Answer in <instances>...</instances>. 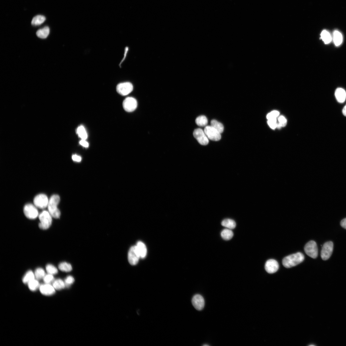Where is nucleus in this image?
<instances>
[{
  "label": "nucleus",
  "mask_w": 346,
  "mask_h": 346,
  "mask_svg": "<svg viewBox=\"0 0 346 346\" xmlns=\"http://www.w3.org/2000/svg\"><path fill=\"white\" fill-rule=\"evenodd\" d=\"M304 259L303 254L298 252L285 257L282 260V264L285 268H289L298 265Z\"/></svg>",
  "instance_id": "f257e3e1"
},
{
  "label": "nucleus",
  "mask_w": 346,
  "mask_h": 346,
  "mask_svg": "<svg viewBox=\"0 0 346 346\" xmlns=\"http://www.w3.org/2000/svg\"><path fill=\"white\" fill-rule=\"evenodd\" d=\"M60 201V197L57 195H52L49 200L47 207L48 211L55 219L59 218L61 215V212L57 207Z\"/></svg>",
  "instance_id": "f03ea898"
},
{
  "label": "nucleus",
  "mask_w": 346,
  "mask_h": 346,
  "mask_svg": "<svg viewBox=\"0 0 346 346\" xmlns=\"http://www.w3.org/2000/svg\"><path fill=\"white\" fill-rule=\"evenodd\" d=\"M52 217L48 211H43L38 215L40 221L38 224L39 228L45 230L50 228L52 223Z\"/></svg>",
  "instance_id": "7ed1b4c3"
},
{
  "label": "nucleus",
  "mask_w": 346,
  "mask_h": 346,
  "mask_svg": "<svg viewBox=\"0 0 346 346\" xmlns=\"http://www.w3.org/2000/svg\"><path fill=\"white\" fill-rule=\"evenodd\" d=\"M305 253L311 258L315 259L318 255V249L317 244L311 240L306 244L304 248Z\"/></svg>",
  "instance_id": "20e7f679"
},
{
  "label": "nucleus",
  "mask_w": 346,
  "mask_h": 346,
  "mask_svg": "<svg viewBox=\"0 0 346 346\" xmlns=\"http://www.w3.org/2000/svg\"><path fill=\"white\" fill-rule=\"evenodd\" d=\"M24 212L27 218L31 220L36 219L39 215L36 206L30 204L25 205Z\"/></svg>",
  "instance_id": "39448f33"
},
{
  "label": "nucleus",
  "mask_w": 346,
  "mask_h": 346,
  "mask_svg": "<svg viewBox=\"0 0 346 346\" xmlns=\"http://www.w3.org/2000/svg\"><path fill=\"white\" fill-rule=\"evenodd\" d=\"M204 132L210 140L213 141H218L221 138V133L211 126H206Z\"/></svg>",
  "instance_id": "423d86ee"
},
{
  "label": "nucleus",
  "mask_w": 346,
  "mask_h": 346,
  "mask_svg": "<svg viewBox=\"0 0 346 346\" xmlns=\"http://www.w3.org/2000/svg\"><path fill=\"white\" fill-rule=\"evenodd\" d=\"M133 85L130 82L120 83L117 85L116 88L118 93L123 96L129 94L133 91Z\"/></svg>",
  "instance_id": "0eeeda50"
},
{
  "label": "nucleus",
  "mask_w": 346,
  "mask_h": 346,
  "mask_svg": "<svg viewBox=\"0 0 346 346\" xmlns=\"http://www.w3.org/2000/svg\"><path fill=\"white\" fill-rule=\"evenodd\" d=\"M333 250V244L332 241L325 243L323 246L321 252L322 259L325 261L329 259L331 256Z\"/></svg>",
  "instance_id": "6e6552de"
},
{
  "label": "nucleus",
  "mask_w": 346,
  "mask_h": 346,
  "mask_svg": "<svg viewBox=\"0 0 346 346\" xmlns=\"http://www.w3.org/2000/svg\"><path fill=\"white\" fill-rule=\"evenodd\" d=\"M137 100L133 97H129L126 98L123 102V107L124 110L128 112L134 111L137 107Z\"/></svg>",
  "instance_id": "1a4fd4ad"
},
{
  "label": "nucleus",
  "mask_w": 346,
  "mask_h": 346,
  "mask_svg": "<svg viewBox=\"0 0 346 346\" xmlns=\"http://www.w3.org/2000/svg\"><path fill=\"white\" fill-rule=\"evenodd\" d=\"M193 136L199 143L202 145H206L209 143V141L204 131L201 128H198L193 132Z\"/></svg>",
  "instance_id": "9d476101"
},
{
  "label": "nucleus",
  "mask_w": 346,
  "mask_h": 346,
  "mask_svg": "<svg viewBox=\"0 0 346 346\" xmlns=\"http://www.w3.org/2000/svg\"><path fill=\"white\" fill-rule=\"evenodd\" d=\"M34 202L36 207L41 209H44L47 207L49 200L46 195L40 194L35 197Z\"/></svg>",
  "instance_id": "9b49d317"
},
{
  "label": "nucleus",
  "mask_w": 346,
  "mask_h": 346,
  "mask_svg": "<svg viewBox=\"0 0 346 346\" xmlns=\"http://www.w3.org/2000/svg\"><path fill=\"white\" fill-rule=\"evenodd\" d=\"M140 258V256L136 246L131 247L128 254V261L130 263L133 265H136L137 263Z\"/></svg>",
  "instance_id": "f8f14e48"
},
{
  "label": "nucleus",
  "mask_w": 346,
  "mask_h": 346,
  "mask_svg": "<svg viewBox=\"0 0 346 346\" xmlns=\"http://www.w3.org/2000/svg\"><path fill=\"white\" fill-rule=\"evenodd\" d=\"M192 303L194 308L197 310L201 311L204 308V300L201 295H194L192 300Z\"/></svg>",
  "instance_id": "ddd939ff"
},
{
  "label": "nucleus",
  "mask_w": 346,
  "mask_h": 346,
  "mask_svg": "<svg viewBox=\"0 0 346 346\" xmlns=\"http://www.w3.org/2000/svg\"><path fill=\"white\" fill-rule=\"evenodd\" d=\"M279 264L276 260L271 259L266 262L265 268L266 271L270 274L274 273L278 271L279 269Z\"/></svg>",
  "instance_id": "4468645a"
},
{
  "label": "nucleus",
  "mask_w": 346,
  "mask_h": 346,
  "mask_svg": "<svg viewBox=\"0 0 346 346\" xmlns=\"http://www.w3.org/2000/svg\"><path fill=\"white\" fill-rule=\"evenodd\" d=\"M39 290L42 294L48 296L54 294L56 290L53 285L50 284L46 283L40 285Z\"/></svg>",
  "instance_id": "2eb2a0df"
},
{
  "label": "nucleus",
  "mask_w": 346,
  "mask_h": 346,
  "mask_svg": "<svg viewBox=\"0 0 346 346\" xmlns=\"http://www.w3.org/2000/svg\"><path fill=\"white\" fill-rule=\"evenodd\" d=\"M335 96L338 101L340 103L344 102L346 98V92L344 89L338 88L336 90Z\"/></svg>",
  "instance_id": "dca6fc26"
},
{
  "label": "nucleus",
  "mask_w": 346,
  "mask_h": 346,
  "mask_svg": "<svg viewBox=\"0 0 346 346\" xmlns=\"http://www.w3.org/2000/svg\"><path fill=\"white\" fill-rule=\"evenodd\" d=\"M138 253L142 258H144L147 254V249L146 245L141 241L137 242L136 245Z\"/></svg>",
  "instance_id": "f3484780"
},
{
  "label": "nucleus",
  "mask_w": 346,
  "mask_h": 346,
  "mask_svg": "<svg viewBox=\"0 0 346 346\" xmlns=\"http://www.w3.org/2000/svg\"><path fill=\"white\" fill-rule=\"evenodd\" d=\"M343 36L342 34L339 31H335L333 33V40L334 44L336 46H339L343 42Z\"/></svg>",
  "instance_id": "a211bd4d"
},
{
  "label": "nucleus",
  "mask_w": 346,
  "mask_h": 346,
  "mask_svg": "<svg viewBox=\"0 0 346 346\" xmlns=\"http://www.w3.org/2000/svg\"><path fill=\"white\" fill-rule=\"evenodd\" d=\"M50 33V29L48 26H45L42 29H38L36 32L37 36L41 38H46Z\"/></svg>",
  "instance_id": "6ab92c4d"
},
{
  "label": "nucleus",
  "mask_w": 346,
  "mask_h": 346,
  "mask_svg": "<svg viewBox=\"0 0 346 346\" xmlns=\"http://www.w3.org/2000/svg\"><path fill=\"white\" fill-rule=\"evenodd\" d=\"M222 225L227 229L231 230L234 229L236 227V222L233 220L227 219L223 220L222 222Z\"/></svg>",
  "instance_id": "aec40b11"
},
{
  "label": "nucleus",
  "mask_w": 346,
  "mask_h": 346,
  "mask_svg": "<svg viewBox=\"0 0 346 346\" xmlns=\"http://www.w3.org/2000/svg\"><path fill=\"white\" fill-rule=\"evenodd\" d=\"M34 273L31 270L27 271L23 277L22 279L23 282L27 284L35 279Z\"/></svg>",
  "instance_id": "412c9836"
},
{
  "label": "nucleus",
  "mask_w": 346,
  "mask_h": 346,
  "mask_svg": "<svg viewBox=\"0 0 346 346\" xmlns=\"http://www.w3.org/2000/svg\"><path fill=\"white\" fill-rule=\"evenodd\" d=\"M58 267L61 271L65 272H70L72 270L71 265L66 262H62L59 263Z\"/></svg>",
  "instance_id": "4be33fe9"
},
{
  "label": "nucleus",
  "mask_w": 346,
  "mask_h": 346,
  "mask_svg": "<svg viewBox=\"0 0 346 346\" xmlns=\"http://www.w3.org/2000/svg\"><path fill=\"white\" fill-rule=\"evenodd\" d=\"M233 231L230 229H226L223 230L221 233L222 238L225 240H231L233 236Z\"/></svg>",
  "instance_id": "5701e85b"
},
{
  "label": "nucleus",
  "mask_w": 346,
  "mask_h": 346,
  "mask_svg": "<svg viewBox=\"0 0 346 346\" xmlns=\"http://www.w3.org/2000/svg\"><path fill=\"white\" fill-rule=\"evenodd\" d=\"M321 38L325 44L330 43L332 41V37L330 34L326 30H323L321 34Z\"/></svg>",
  "instance_id": "b1692460"
},
{
  "label": "nucleus",
  "mask_w": 346,
  "mask_h": 346,
  "mask_svg": "<svg viewBox=\"0 0 346 346\" xmlns=\"http://www.w3.org/2000/svg\"><path fill=\"white\" fill-rule=\"evenodd\" d=\"M52 285L55 289L57 290H61L66 287L65 282L59 279L55 280L53 282Z\"/></svg>",
  "instance_id": "393cba45"
},
{
  "label": "nucleus",
  "mask_w": 346,
  "mask_h": 346,
  "mask_svg": "<svg viewBox=\"0 0 346 346\" xmlns=\"http://www.w3.org/2000/svg\"><path fill=\"white\" fill-rule=\"evenodd\" d=\"M46 18L42 15H37L33 18L32 21V25L34 26H37L41 25L46 20Z\"/></svg>",
  "instance_id": "a878e982"
},
{
  "label": "nucleus",
  "mask_w": 346,
  "mask_h": 346,
  "mask_svg": "<svg viewBox=\"0 0 346 346\" xmlns=\"http://www.w3.org/2000/svg\"><path fill=\"white\" fill-rule=\"evenodd\" d=\"M77 133L81 140H86L88 137L87 133L83 126H81L77 128Z\"/></svg>",
  "instance_id": "bb28decb"
},
{
  "label": "nucleus",
  "mask_w": 346,
  "mask_h": 346,
  "mask_svg": "<svg viewBox=\"0 0 346 346\" xmlns=\"http://www.w3.org/2000/svg\"><path fill=\"white\" fill-rule=\"evenodd\" d=\"M211 126L219 132L221 134L224 131V127L223 125L215 120H212L211 122Z\"/></svg>",
  "instance_id": "cd10ccee"
},
{
  "label": "nucleus",
  "mask_w": 346,
  "mask_h": 346,
  "mask_svg": "<svg viewBox=\"0 0 346 346\" xmlns=\"http://www.w3.org/2000/svg\"><path fill=\"white\" fill-rule=\"evenodd\" d=\"M208 122L207 119L204 115H201L197 117L195 120V123L201 127L206 126Z\"/></svg>",
  "instance_id": "c85d7f7f"
},
{
  "label": "nucleus",
  "mask_w": 346,
  "mask_h": 346,
  "mask_svg": "<svg viewBox=\"0 0 346 346\" xmlns=\"http://www.w3.org/2000/svg\"><path fill=\"white\" fill-rule=\"evenodd\" d=\"M28 285L29 289L33 291L37 290L40 286L38 280L35 279L29 282Z\"/></svg>",
  "instance_id": "c756f323"
},
{
  "label": "nucleus",
  "mask_w": 346,
  "mask_h": 346,
  "mask_svg": "<svg viewBox=\"0 0 346 346\" xmlns=\"http://www.w3.org/2000/svg\"><path fill=\"white\" fill-rule=\"evenodd\" d=\"M34 274L36 279L38 280L43 279L46 275L45 270L42 268L39 267L35 270Z\"/></svg>",
  "instance_id": "7c9ffc66"
},
{
  "label": "nucleus",
  "mask_w": 346,
  "mask_h": 346,
  "mask_svg": "<svg viewBox=\"0 0 346 346\" xmlns=\"http://www.w3.org/2000/svg\"><path fill=\"white\" fill-rule=\"evenodd\" d=\"M46 269L47 273L52 275L56 274L58 272L57 269L52 264H48L47 265Z\"/></svg>",
  "instance_id": "2f4dec72"
},
{
  "label": "nucleus",
  "mask_w": 346,
  "mask_h": 346,
  "mask_svg": "<svg viewBox=\"0 0 346 346\" xmlns=\"http://www.w3.org/2000/svg\"><path fill=\"white\" fill-rule=\"evenodd\" d=\"M43 281L46 284H51L55 280L53 275L47 274H46L43 279Z\"/></svg>",
  "instance_id": "473e14b6"
},
{
  "label": "nucleus",
  "mask_w": 346,
  "mask_h": 346,
  "mask_svg": "<svg viewBox=\"0 0 346 346\" xmlns=\"http://www.w3.org/2000/svg\"><path fill=\"white\" fill-rule=\"evenodd\" d=\"M66 286L69 287L72 285L74 282V279L73 277L71 276H69L67 277L64 281Z\"/></svg>",
  "instance_id": "72a5a7b5"
},
{
  "label": "nucleus",
  "mask_w": 346,
  "mask_h": 346,
  "mask_svg": "<svg viewBox=\"0 0 346 346\" xmlns=\"http://www.w3.org/2000/svg\"><path fill=\"white\" fill-rule=\"evenodd\" d=\"M268 124L272 129L274 130L277 127L276 118H273L268 120Z\"/></svg>",
  "instance_id": "f704fd0d"
},
{
  "label": "nucleus",
  "mask_w": 346,
  "mask_h": 346,
  "mask_svg": "<svg viewBox=\"0 0 346 346\" xmlns=\"http://www.w3.org/2000/svg\"><path fill=\"white\" fill-rule=\"evenodd\" d=\"M280 115L279 112L277 111H273L268 114L267 116V118L269 120L272 118H276Z\"/></svg>",
  "instance_id": "c9c22d12"
},
{
  "label": "nucleus",
  "mask_w": 346,
  "mask_h": 346,
  "mask_svg": "<svg viewBox=\"0 0 346 346\" xmlns=\"http://www.w3.org/2000/svg\"><path fill=\"white\" fill-rule=\"evenodd\" d=\"M278 120L282 127H284L286 126L287 123V121L284 116H280Z\"/></svg>",
  "instance_id": "e433bc0d"
},
{
  "label": "nucleus",
  "mask_w": 346,
  "mask_h": 346,
  "mask_svg": "<svg viewBox=\"0 0 346 346\" xmlns=\"http://www.w3.org/2000/svg\"><path fill=\"white\" fill-rule=\"evenodd\" d=\"M73 160L75 162H80L82 160V157L77 155H74L72 156Z\"/></svg>",
  "instance_id": "4c0bfd02"
},
{
  "label": "nucleus",
  "mask_w": 346,
  "mask_h": 346,
  "mask_svg": "<svg viewBox=\"0 0 346 346\" xmlns=\"http://www.w3.org/2000/svg\"><path fill=\"white\" fill-rule=\"evenodd\" d=\"M79 143L82 146L85 147H88L89 146V144L86 141V140H81L80 142Z\"/></svg>",
  "instance_id": "58836bf2"
},
{
  "label": "nucleus",
  "mask_w": 346,
  "mask_h": 346,
  "mask_svg": "<svg viewBox=\"0 0 346 346\" xmlns=\"http://www.w3.org/2000/svg\"><path fill=\"white\" fill-rule=\"evenodd\" d=\"M340 224L343 228L346 229V218L342 220Z\"/></svg>",
  "instance_id": "ea45409f"
},
{
  "label": "nucleus",
  "mask_w": 346,
  "mask_h": 346,
  "mask_svg": "<svg viewBox=\"0 0 346 346\" xmlns=\"http://www.w3.org/2000/svg\"><path fill=\"white\" fill-rule=\"evenodd\" d=\"M342 113L345 116H346V105L344 106L343 109Z\"/></svg>",
  "instance_id": "a19ab883"
},
{
  "label": "nucleus",
  "mask_w": 346,
  "mask_h": 346,
  "mask_svg": "<svg viewBox=\"0 0 346 346\" xmlns=\"http://www.w3.org/2000/svg\"><path fill=\"white\" fill-rule=\"evenodd\" d=\"M281 127H282V126H281V124H280V123H277V127L276 128H278V129H280V128H281Z\"/></svg>",
  "instance_id": "79ce46f5"
},
{
  "label": "nucleus",
  "mask_w": 346,
  "mask_h": 346,
  "mask_svg": "<svg viewBox=\"0 0 346 346\" xmlns=\"http://www.w3.org/2000/svg\"><path fill=\"white\" fill-rule=\"evenodd\" d=\"M203 346H209V345H208V344H204V345H203Z\"/></svg>",
  "instance_id": "37998d69"
}]
</instances>
